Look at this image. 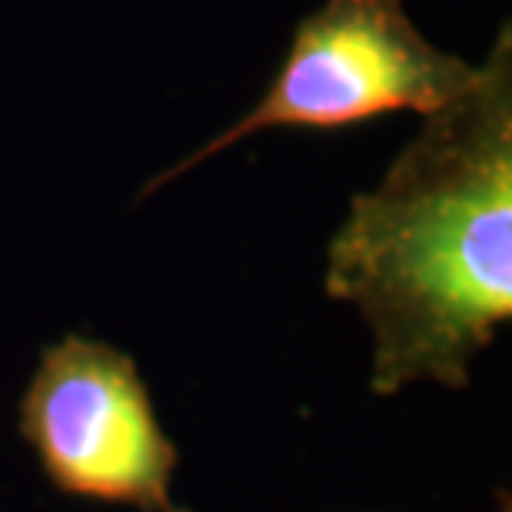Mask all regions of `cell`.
<instances>
[{
    "label": "cell",
    "instance_id": "1",
    "mask_svg": "<svg viewBox=\"0 0 512 512\" xmlns=\"http://www.w3.org/2000/svg\"><path fill=\"white\" fill-rule=\"evenodd\" d=\"M326 293L373 330L370 386L393 396L469 366L512 316V30L466 94L356 193L326 250Z\"/></svg>",
    "mask_w": 512,
    "mask_h": 512
},
{
    "label": "cell",
    "instance_id": "2",
    "mask_svg": "<svg viewBox=\"0 0 512 512\" xmlns=\"http://www.w3.org/2000/svg\"><path fill=\"white\" fill-rule=\"evenodd\" d=\"M473 80L476 64L429 44L403 0H326L296 24L260 104L193 157L153 177L147 193L253 133L283 127L330 133L399 110L433 117Z\"/></svg>",
    "mask_w": 512,
    "mask_h": 512
},
{
    "label": "cell",
    "instance_id": "3",
    "mask_svg": "<svg viewBox=\"0 0 512 512\" xmlns=\"http://www.w3.org/2000/svg\"><path fill=\"white\" fill-rule=\"evenodd\" d=\"M20 436L57 489L167 512L177 446L163 433L133 356L87 336L40 353L20 399Z\"/></svg>",
    "mask_w": 512,
    "mask_h": 512
},
{
    "label": "cell",
    "instance_id": "4",
    "mask_svg": "<svg viewBox=\"0 0 512 512\" xmlns=\"http://www.w3.org/2000/svg\"><path fill=\"white\" fill-rule=\"evenodd\" d=\"M167 512H190V509H183V506H170Z\"/></svg>",
    "mask_w": 512,
    "mask_h": 512
}]
</instances>
